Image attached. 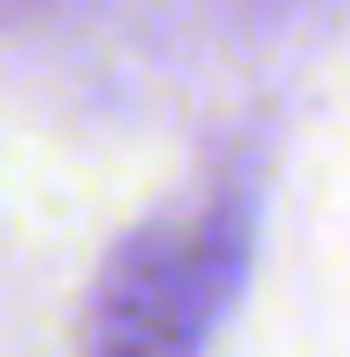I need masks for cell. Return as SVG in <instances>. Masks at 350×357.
<instances>
[{"label":"cell","instance_id":"1","mask_svg":"<svg viewBox=\"0 0 350 357\" xmlns=\"http://www.w3.org/2000/svg\"><path fill=\"white\" fill-rule=\"evenodd\" d=\"M241 268L248 213L227 199L137 227L89 303V357H199L241 289Z\"/></svg>","mask_w":350,"mask_h":357}]
</instances>
